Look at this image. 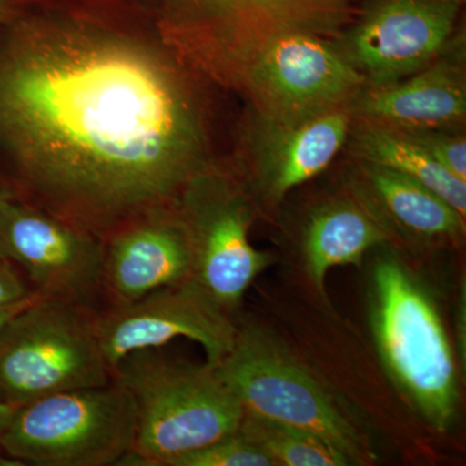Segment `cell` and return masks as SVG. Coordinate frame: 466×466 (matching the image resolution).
<instances>
[{
    "mask_svg": "<svg viewBox=\"0 0 466 466\" xmlns=\"http://www.w3.org/2000/svg\"><path fill=\"white\" fill-rule=\"evenodd\" d=\"M466 294H465V284H462V291L460 293L458 300V308H456L455 314V351L458 355V360L460 368L462 367V370H465V360H466Z\"/></svg>",
    "mask_w": 466,
    "mask_h": 466,
    "instance_id": "cell-23",
    "label": "cell"
},
{
    "mask_svg": "<svg viewBox=\"0 0 466 466\" xmlns=\"http://www.w3.org/2000/svg\"><path fill=\"white\" fill-rule=\"evenodd\" d=\"M208 167L200 103L167 61L94 33L0 26V177L17 200L104 240L174 207Z\"/></svg>",
    "mask_w": 466,
    "mask_h": 466,
    "instance_id": "cell-1",
    "label": "cell"
},
{
    "mask_svg": "<svg viewBox=\"0 0 466 466\" xmlns=\"http://www.w3.org/2000/svg\"><path fill=\"white\" fill-rule=\"evenodd\" d=\"M32 294L34 291L30 289L16 267L0 256V305L17 302Z\"/></svg>",
    "mask_w": 466,
    "mask_h": 466,
    "instance_id": "cell-22",
    "label": "cell"
},
{
    "mask_svg": "<svg viewBox=\"0 0 466 466\" xmlns=\"http://www.w3.org/2000/svg\"><path fill=\"white\" fill-rule=\"evenodd\" d=\"M354 118L398 130H462L466 119V33L460 25L431 64L400 82L364 86L349 106Z\"/></svg>",
    "mask_w": 466,
    "mask_h": 466,
    "instance_id": "cell-15",
    "label": "cell"
},
{
    "mask_svg": "<svg viewBox=\"0 0 466 466\" xmlns=\"http://www.w3.org/2000/svg\"><path fill=\"white\" fill-rule=\"evenodd\" d=\"M345 187L372 211L395 249L431 253L461 247L466 218L421 183L354 159Z\"/></svg>",
    "mask_w": 466,
    "mask_h": 466,
    "instance_id": "cell-16",
    "label": "cell"
},
{
    "mask_svg": "<svg viewBox=\"0 0 466 466\" xmlns=\"http://www.w3.org/2000/svg\"><path fill=\"white\" fill-rule=\"evenodd\" d=\"M214 367L245 413L317 434L352 465L375 460L348 410L271 328L236 315L232 348Z\"/></svg>",
    "mask_w": 466,
    "mask_h": 466,
    "instance_id": "cell-4",
    "label": "cell"
},
{
    "mask_svg": "<svg viewBox=\"0 0 466 466\" xmlns=\"http://www.w3.org/2000/svg\"><path fill=\"white\" fill-rule=\"evenodd\" d=\"M135 435L133 397L113 381L17 407L0 438V451L23 465H122Z\"/></svg>",
    "mask_w": 466,
    "mask_h": 466,
    "instance_id": "cell-5",
    "label": "cell"
},
{
    "mask_svg": "<svg viewBox=\"0 0 466 466\" xmlns=\"http://www.w3.org/2000/svg\"><path fill=\"white\" fill-rule=\"evenodd\" d=\"M465 0H360L336 50L370 87L400 82L431 64L458 32Z\"/></svg>",
    "mask_w": 466,
    "mask_h": 466,
    "instance_id": "cell-10",
    "label": "cell"
},
{
    "mask_svg": "<svg viewBox=\"0 0 466 466\" xmlns=\"http://www.w3.org/2000/svg\"><path fill=\"white\" fill-rule=\"evenodd\" d=\"M368 283L370 332L383 368L410 410L443 434L460 408L459 360L431 290L390 244ZM461 370V368H460Z\"/></svg>",
    "mask_w": 466,
    "mask_h": 466,
    "instance_id": "cell-2",
    "label": "cell"
},
{
    "mask_svg": "<svg viewBox=\"0 0 466 466\" xmlns=\"http://www.w3.org/2000/svg\"><path fill=\"white\" fill-rule=\"evenodd\" d=\"M0 256L42 299L104 309V245L92 233L15 198L0 213Z\"/></svg>",
    "mask_w": 466,
    "mask_h": 466,
    "instance_id": "cell-11",
    "label": "cell"
},
{
    "mask_svg": "<svg viewBox=\"0 0 466 466\" xmlns=\"http://www.w3.org/2000/svg\"><path fill=\"white\" fill-rule=\"evenodd\" d=\"M238 433L274 466H349L351 461L317 434L283 422L245 413Z\"/></svg>",
    "mask_w": 466,
    "mask_h": 466,
    "instance_id": "cell-19",
    "label": "cell"
},
{
    "mask_svg": "<svg viewBox=\"0 0 466 466\" xmlns=\"http://www.w3.org/2000/svg\"><path fill=\"white\" fill-rule=\"evenodd\" d=\"M96 312L39 299L0 332V400L15 407L113 382Z\"/></svg>",
    "mask_w": 466,
    "mask_h": 466,
    "instance_id": "cell-6",
    "label": "cell"
},
{
    "mask_svg": "<svg viewBox=\"0 0 466 466\" xmlns=\"http://www.w3.org/2000/svg\"><path fill=\"white\" fill-rule=\"evenodd\" d=\"M96 330L110 370L137 350L164 348L177 339L198 342L217 366L228 354L236 318L192 280L161 288L127 305L96 312Z\"/></svg>",
    "mask_w": 466,
    "mask_h": 466,
    "instance_id": "cell-12",
    "label": "cell"
},
{
    "mask_svg": "<svg viewBox=\"0 0 466 466\" xmlns=\"http://www.w3.org/2000/svg\"><path fill=\"white\" fill-rule=\"evenodd\" d=\"M39 299H42V297L39 294L34 293L32 296L26 297V299L17 300V302L0 305V332H2L3 328L7 325L12 318L16 317L18 312L23 311L24 309L32 305L33 302Z\"/></svg>",
    "mask_w": 466,
    "mask_h": 466,
    "instance_id": "cell-24",
    "label": "cell"
},
{
    "mask_svg": "<svg viewBox=\"0 0 466 466\" xmlns=\"http://www.w3.org/2000/svg\"><path fill=\"white\" fill-rule=\"evenodd\" d=\"M174 466H274V462L236 433L183 456Z\"/></svg>",
    "mask_w": 466,
    "mask_h": 466,
    "instance_id": "cell-20",
    "label": "cell"
},
{
    "mask_svg": "<svg viewBox=\"0 0 466 466\" xmlns=\"http://www.w3.org/2000/svg\"><path fill=\"white\" fill-rule=\"evenodd\" d=\"M103 245L104 309L191 280V247L175 205L128 220Z\"/></svg>",
    "mask_w": 466,
    "mask_h": 466,
    "instance_id": "cell-14",
    "label": "cell"
},
{
    "mask_svg": "<svg viewBox=\"0 0 466 466\" xmlns=\"http://www.w3.org/2000/svg\"><path fill=\"white\" fill-rule=\"evenodd\" d=\"M175 208L191 247V280L236 318L251 284L276 262L249 240L259 213L247 187L211 165L187 183Z\"/></svg>",
    "mask_w": 466,
    "mask_h": 466,
    "instance_id": "cell-7",
    "label": "cell"
},
{
    "mask_svg": "<svg viewBox=\"0 0 466 466\" xmlns=\"http://www.w3.org/2000/svg\"><path fill=\"white\" fill-rule=\"evenodd\" d=\"M364 86L330 39L308 33L285 34L269 42L240 82L254 115L283 125L346 108Z\"/></svg>",
    "mask_w": 466,
    "mask_h": 466,
    "instance_id": "cell-9",
    "label": "cell"
},
{
    "mask_svg": "<svg viewBox=\"0 0 466 466\" xmlns=\"http://www.w3.org/2000/svg\"><path fill=\"white\" fill-rule=\"evenodd\" d=\"M20 0H0V26L14 20Z\"/></svg>",
    "mask_w": 466,
    "mask_h": 466,
    "instance_id": "cell-25",
    "label": "cell"
},
{
    "mask_svg": "<svg viewBox=\"0 0 466 466\" xmlns=\"http://www.w3.org/2000/svg\"><path fill=\"white\" fill-rule=\"evenodd\" d=\"M360 0H180L183 30L204 66L240 87L251 60L290 33L333 39Z\"/></svg>",
    "mask_w": 466,
    "mask_h": 466,
    "instance_id": "cell-8",
    "label": "cell"
},
{
    "mask_svg": "<svg viewBox=\"0 0 466 466\" xmlns=\"http://www.w3.org/2000/svg\"><path fill=\"white\" fill-rule=\"evenodd\" d=\"M401 131L428 150L451 174L466 182V139L461 130L420 128Z\"/></svg>",
    "mask_w": 466,
    "mask_h": 466,
    "instance_id": "cell-21",
    "label": "cell"
},
{
    "mask_svg": "<svg viewBox=\"0 0 466 466\" xmlns=\"http://www.w3.org/2000/svg\"><path fill=\"white\" fill-rule=\"evenodd\" d=\"M390 244V236L354 193L345 186L312 205L297 238L294 268L311 296L333 311L325 280L339 266H360L368 251Z\"/></svg>",
    "mask_w": 466,
    "mask_h": 466,
    "instance_id": "cell-17",
    "label": "cell"
},
{
    "mask_svg": "<svg viewBox=\"0 0 466 466\" xmlns=\"http://www.w3.org/2000/svg\"><path fill=\"white\" fill-rule=\"evenodd\" d=\"M16 410L17 407L0 400V438H2L3 433H5V428H7L12 416H14L15 410Z\"/></svg>",
    "mask_w": 466,
    "mask_h": 466,
    "instance_id": "cell-26",
    "label": "cell"
},
{
    "mask_svg": "<svg viewBox=\"0 0 466 466\" xmlns=\"http://www.w3.org/2000/svg\"><path fill=\"white\" fill-rule=\"evenodd\" d=\"M112 373L137 408L133 450L122 465L174 466L240 428L244 410L208 361L144 349L126 355Z\"/></svg>",
    "mask_w": 466,
    "mask_h": 466,
    "instance_id": "cell-3",
    "label": "cell"
},
{
    "mask_svg": "<svg viewBox=\"0 0 466 466\" xmlns=\"http://www.w3.org/2000/svg\"><path fill=\"white\" fill-rule=\"evenodd\" d=\"M15 198H15V195L7 186V183H5V180H3V177H0V213H2L5 205H7L9 201L15 200Z\"/></svg>",
    "mask_w": 466,
    "mask_h": 466,
    "instance_id": "cell-27",
    "label": "cell"
},
{
    "mask_svg": "<svg viewBox=\"0 0 466 466\" xmlns=\"http://www.w3.org/2000/svg\"><path fill=\"white\" fill-rule=\"evenodd\" d=\"M352 118L349 106L296 125L254 115L247 164L238 177L258 213L274 214L294 189L330 167L348 144Z\"/></svg>",
    "mask_w": 466,
    "mask_h": 466,
    "instance_id": "cell-13",
    "label": "cell"
},
{
    "mask_svg": "<svg viewBox=\"0 0 466 466\" xmlns=\"http://www.w3.org/2000/svg\"><path fill=\"white\" fill-rule=\"evenodd\" d=\"M352 158L390 168L437 193L466 218V182L446 170L404 131L352 118L348 139Z\"/></svg>",
    "mask_w": 466,
    "mask_h": 466,
    "instance_id": "cell-18",
    "label": "cell"
}]
</instances>
